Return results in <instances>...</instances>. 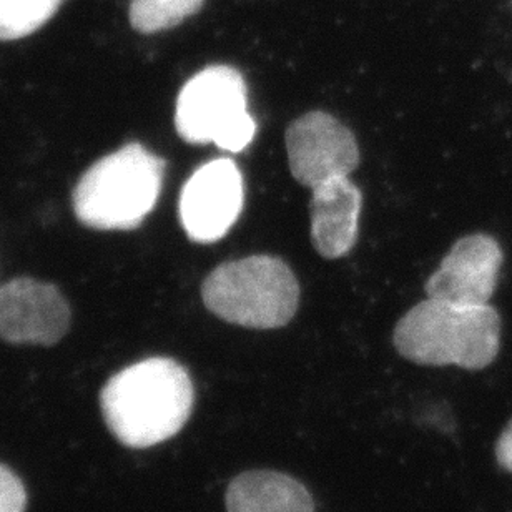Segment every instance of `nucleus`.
<instances>
[{
  "instance_id": "1a4fd4ad",
  "label": "nucleus",
  "mask_w": 512,
  "mask_h": 512,
  "mask_svg": "<svg viewBox=\"0 0 512 512\" xmlns=\"http://www.w3.org/2000/svg\"><path fill=\"white\" fill-rule=\"evenodd\" d=\"M503 261V248L488 233L463 237L429 276L426 295L458 305H489L498 288Z\"/></svg>"
},
{
  "instance_id": "0eeeda50",
  "label": "nucleus",
  "mask_w": 512,
  "mask_h": 512,
  "mask_svg": "<svg viewBox=\"0 0 512 512\" xmlns=\"http://www.w3.org/2000/svg\"><path fill=\"white\" fill-rule=\"evenodd\" d=\"M245 202L243 175L230 158H218L188 178L180 197V218L193 242L212 243L235 225Z\"/></svg>"
},
{
  "instance_id": "2eb2a0df",
  "label": "nucleus",
  "mask_w": 512,
  "mask_h": 512,
  "mask_svg": "<svg viewBox=\"0 0 512 512\" xmlns=\"http://www.w3.org/2000/svg\"><path fill=\"white\" fill-rule=\"evenodd\" d=\"M496 461L501 469L512 474V419L496 441Z\"/></svg>"
},
{
  "instance_id": "7ed1b4c3",
  "label": "nucleus",
  "mask_w": 512,
  "mask_h": 512,
  "mask_svg": "<svg viewBox=\"0 0 512 512\" xmlns=\"http://www.w3.org/2000/svg\"><path fill=\"white\" fill-rule=\"evenodd\" d=\"M163 173V158L128 143L82 175L74 190L75 215L97 230L137 228L157 205Z\"/></svg>"
},
{
  "instance_id": "9d476101",
  "label": "nucleus",
  "mask_w": 512,
  "mask_h": 512,
  "mask_svg": "<svg viewBox=\"0 0 512 512\" xmlns=\"http://www.w3.org/2000/svg\"><path fill=\"white\" fill-rule=\"evenodd\" d=\"M311 242L326 260L355 248L363 193L350 177H335L311 188Z\"/></svg>"
},
{
  "instance_id": "423d86ee",
  "label": "nucleus",
  "mask_w": 512,
  "mask_h": 512,
  "mask_svg": "<svg viewBox=\"0 0 512 512\" xmlns=\"http://www.w3.org/2000/svg\"><path fill=\"white\" fill-rule=\"evenodd\" d=\"M291 175L305 187L350 177L360 165V147L350 128L326 112L301 115L286 130Z\"/></svg>"
},
{
  "instance_id": "20e7f679",
  "label": "nucleus",
  "mask_w": 512,
  "mask_h": 512,
  "mask_svg": "<svg viewBox=\"0 0 512 512\" xmlns=\"http://www.w3.org/2000/svg\"><path fill=\"white\" fill-rule=\"evenodd\" d=\"M213 315L252 330L288 325L300 303L298 280L285 261L255 255L217 266L202 285Z\"/></svg>"
},
{
  "instance_id": "39448f33",
  "label": "nucleus",
  "mask_w": 512,
  "mask_h": 512,
  "mask_svg": "<svg viewBox=\"0 0 512 512\" xmlns=\"http://www.w3.org/2000/svg\"><path fill=\"white\" fill-rule=\"evenodd\" d=\"M247 105L243 75L228 65H212L193 75L178 95L175 127L185 142L242 152L256 133Z\"/></svg>"
},
{
  "instance_id": "f8f14e48",
  "label": "nucleus",
  "mask_w": 512,
  "mask_h": 512,
  "mask_svg": "<svg viewBox=\"0 0 512 512\" xmlns=\"http://www.w3.org/2000/svg\"><path fill=\"white\" fill-rule=\"evenodd\" d=\"M205 0H132L128 19L140 34L173 29L202 9Z\"/></svg>"
},
{
  "instance_id": "4468645a",
  "label": "nucleus",
  "mask_w": 512,
  "mask_h": 512,
  "mask_svg": "<svg viewBox=\"0 0 512 512\" xmlns=\"http://www.w3.org/2000/svg\"><path fill=\"white\" fill-rule=\"evenodd\" d=\"M27 491L19 476L0 464V512H25Z\"/></svg>"
},
{
  "instance_id": "f257e3e1",
  "label": "nucleus",
  "mask_w": 512,
  "mask_h": 512,
  "mask_svg": "<svg viewBox=\"0 0 512 512\" xmlns=\"http://www.w3.org/2000/svg\"><path fill=\"white\" fill-rule=\"evenodd\" d=\"M193 399L192 380L178 361L148 358L112 376L100 393V406L120 443L145 449L180 433Z\"/></svg>"
},
{
  "instance_id": "f03ea898",
  "label": "nucleus",
  "mask_w": 512,
  "mask_h": 512,
  "mask_svg": "<svg viewBox=\"0 0 512 512\" xmlns=\"http://www.w3.org/2000/svg\"><path fill=\"white\" fill-rule=\"evenodd\" d=\"M393 341L399 355L416 365L484 370L499 355L501 316L491 305L428 298L398 321Z\"/></svg>"
},
{
  "instance_id": "ddd939ff",
  "label": "nucleus",
  "mask_w": 512,
  "mask_h": 512,
  "mask_svg": "<svg viewBox=\"0 0 512 512\" xmlns=\"http://www.w3.org/2000/svg\"><path fill=\"white\" fill-rule=\"evenodd\" d=\"M64 0H0V40H19L47 24Z\"/></svg>"
},
{
  "instance_id": "6e6552de",
  "label": "nucleus",
  "mask_w": 512,
  "mask_h": 512,
  "mask_svg": "<svg viewBox=\"0 0 512 512\" xmlns=\"http://www.w3.org/2000/svg\"><path fill=\"white\" fill-rule=\"evenodd\" d=\"M70 328V306L54 285L15 278L0 286V340L52 346Z\"/></svg>"
},
{
  "instance_id": "9b49d317",
  "label": "nucleus",
  "mask_w": 512,
  "mask_h": 512,
  "mask_svg": "<svg viewBox=\"0 0 512 512\" xmlns=\"http://www.w3.org/2000/svg\"><path fill=\"white\" fill-rule=\"evenodd\" d=\"M228 512H315L308 489L288 474L248 471L227 491Z\"/></svg>"
}]
</instances>
